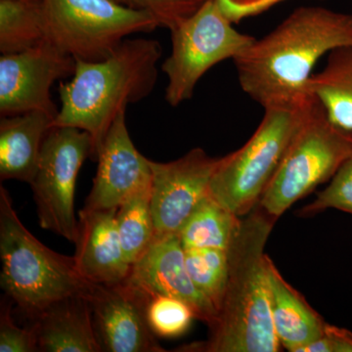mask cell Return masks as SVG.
Listing matches in <instances>:
<instances>
[{
    "label": "cell",
    "instance_id": "cell-26",
    "mask_svg": "<svg viewBox=\"0 0 352 352\" xmlns=\"http://www.w3.org/2000/svg\"><path fill=\"white\" fill-rule=\"evenodd\" d=\"M120 6L151 14L160 27L175 29L207 0H113Z\"/></svg>",
    "mask_w": 352,
    "mask_h": 352
},
{
    "label": "cell",
    "instance_id": "cell-13",
    "mask_svg": "<svg viewBox=\"0 0 352 352\" xmlns=\"http://www.w3.org/2000/svg\"><path fill=\"white\" fill-rule=\"evenodd\" d=\"M98 168L85 201L89 210H113L152 183L150 160L136 149L127 131L126 112L113 122L97 156Z\"/></svg>",
    "mask_w": 352,
    "mask_h": 352
},
{
    "label": "cell",
    "instance_id": "cell-23",
    "mask_svg": "<svg viewBox=\"0 0 352 352\" xmlns=\"http://www.w3.org/2000/svg\"><path fill=\"white\" fill-rule=\"evenodd\" d=\"M185 263L192 281L219 311L228 278V251L184 249Z\"/></svg>",
    "mask_w": 352,
    "mask_h": 352
},
{
    "label": "cell",
    "instance_id": "cell-27",
    "mask_svg": "<svg viewBox=\"0 0 352 352\" xmlns=\"http://www.w3.org/2000/svg\"><path fill=\"white\" fill-rule=\"evenodd\" d=\"M0 352H38L31 327H18L11 315L10 303L4 300L0 309Z\"/></svg>",
    "mask_w": 352,
    "mask_h": 352
},
{
    "label": "cell",
    "instance_id": "cell-7",
    "mask_svg": "<svg viewBox=\"0 0 352 352\" xmlns=\"http://www.w3.org/2000/svg\"><path fill=\"white\" fill-rule=\"evenodd\" d=\"M45 41L75 60L107 59L129 36L159 23L143 11L113 0H39Z\"/></svg>",
    "mask_w": 352,
    "mask_h": 352
},
{
    "label": "cell",
    "instance_id": "cell-8",
    "mask_svg": "<svg viewBox=\"0 0 352 352\" xmlns=\"http://www.w3.org/2000/svg\"><path fill=\"white\" fill-rule=\"evenodd\" d=\"M215 0H207L171 30L173 50L162 69L168 78L166 100L173 107L189 100L208 69L235 59L256 41L238 32Z\"/></svg>",
    "mask_w": 352,
    "mask_h": 352
},
{
    "label": "cell",
    "instance_id": "cell-2",
    "mask_svg": "<svg viewBox=\"0 0 352 352\" xmlns=\"http://www.w3.org/2000/svg\"><path fill=\"white\" fill-rule=\"evenodd\" d=\"M276 219L256 206L242 219L228 250L229 270L217 321L205 342L183 346L189 352H277L266 272V243Z\"/></svg>",
    "mask_w": 352,
    "mask_h": 352
},
{
    "label": "cell",
    "instance_id": "cell-16",
    "mask_svg": "<svg viewBox=\"0 0 352 352\" xmlns=\"http://www.w3.org/2000/svg\"><path fill=\"white\" fill-rule=\"evenodd\" d=\"M32 319L38 351L102 352L87 295L58 300Z\"/></svg>",
    "mask_w": 352,
    "mask_h": 352
},
{
    "label": "cell",
    "instance_id": "cell-29",
    "mask_svg": "<svg viewBox=\"0 0 352 352\" xmlns=\"http://www.w3.org/2000/svg\"><path fill=\"white\" fill-rule=\"evenodd\" d=\"M224 15L232 23H238L267 10L284 0H215Z\"/></svg>",
    "mask_w": 352,
    "mask_h": 352
},
{
    "label": "cell",
    "instance_id": "cell-28",
    "mask_svg": "<svg viewBox=\"0 0 352 352\" xmlns=\"http://www.w3.org/2000/svg\"><path fill=\"white\" fill-rule=\"evenodd\" d=\"M302 352H352V332L326 323L321 337Z\"/></svg>",
    "mask_w": 352,
    "mask_h": 352
},
{
    "label": "cell",
    "instance_id": "cell-1",
    "mask_svg": "<svg viewBox=\"0 0 352 352\" xmlns=\"http://www.w3.org/2000/svg\"><path fill=\"white\" fill-rule=\"evenodd\" d=\"M349 44L351 14L300 7L233 61L243 91L263 109L302 105L319 60Z\"/></svg>",
    "mask_w": 352,
    "mask_h": 352
},
{
    "label": "cell",
    "instance_id": "cell-18",
    "mask_svg": "<svg viewBox=\"0 0 352 352\" xmlns=\"http://www.w3.org/2000/svg\"><path fill=\"white\" fill-rule=\"evenodd\" d=\"M54 116L43 111L1 117L0 120V178L31 183L39 155Z\"/></svg>",
    "mask_w": 352,
    "mask_h": 352
},
{
    "label": "cell",
    "instance_id": "cell-6",
    "mask_svg": "<svg viewBox=\"0 0 352 352\" xmlns=\"http://www.w3.org/2000/svg\"><path fill=\"white\" fill-rule=\"evenodd\" d=\"M309 99L302 105L264 108L263 120L249 141L237 151L220 157L210 185L215 200L240 217L258 206L300 126Z\"/></svg>",
    "mask_w": 352,
    "mask_h": 352
},
{
    "label": "cell",
    "instance_id": "cell-9",
    "mask_svg": "<svg viewBox=\"0 0 352 352\" xmlns=\"http://www.w3.org/2000/svg\"><path fill=\"white\" fill-rule=\"evenodd\" d=\"M92 140L76 127H53L39 155L32 182L41 228L76 243L78 219L75 214L76 178L87 157L91 159Z\"/></svg>",
    "mask_w": 352,
    "mask_h": 352
},
{
    "label": "cell",
    "instance_id": "cell-11",
    "mask_svg": "<svg viewBox=\"0 0 352 352\" xmlns=\"http://www.w3.org/2000/svg\"><path fill=\"white\" fill-rule=\"evenodd\" d=\"M219 159L195 148L168 163L150 160L156 238L177 235L197 206L210 194V182Z\"/></svg>",
    "mask_w": 352,
    "mask_h": 352
},
{
    "label": "cell",
    "instance_id": "cell-17",
    "mask_svg": "<svg viewBox=\"0 0 352 352\" xmlns=\"http://www.w3.org/2000/svg\"><path fill=\"white\" fill-rule=\"evenodd\" d=\"M266 272L270 286L273 326L282 347L302 352L321 337L326 322L282 276L270 256H266Z\"/></svg>",
    "mask_w": 352,
    "mask_h": 352
},
{
    "label": "cell",
    "instance_id": "cell-15",
    "mask_svg": "<svg viewBox=\"0 0 352 352\" xmlns=\"http://www.w3.org/2000/svg\"><path fill=\"white\" fill-rule=\"evenodd\" d=\"M118 208L89 210L78 214L75 258L78 272L92 284L126 281L132 265L127 261L117 226Z\"/></svg>",
    "mask_w": 352,
    "mask_h": 352
},
{
    "label": "cell",
    "instance_id": "cell-14",
    "mask_svg": "<svg viewBox=\"0 0 352 352\" xmlns=\"http://www.w3.org/2000/svg\"><path fill=\"white\" fill-rule=\"evenodd\" d=\"M126 281L145 294H160L188 305L196 319L212 328L217 311L192 281L185 251L177 235L156 238L149 249L132 264Z\"/></svg>",
    "mask_w": 352,
    "mask_h": 352
},
{
    "label": "cell",
    "instance_id": "cell-12",
    "mask_svg": "<svg viewBox=\"0 0 352 352\" xmlns=\"http://www.w3.org/2000/svg\"><path fill=\"white\" fill-rule=\"evenodd\" d=\"M102 352H164L148 325L144 294L124 281L92 284L87 295Z\"/></svg>",
    "mask_w": 352,
    "mask_h": 352
},
{
    "label": "cell",
    "instance_id": "cell-3",
    "mask_svg": "<svg viewBox=\"0 0 352 352\" xmlns=\"http://www.w3.org/2000/svg\"><path fill=\"white\" fill-rule=\"evenodd\" d=\"M162 51L155 39L126 38L107 59L76 60L72 80L60 83L61 108L53 127L87 132L92 140L91 159L96 161L118 115L154 90Z\"/></svg>",
    "mask_w": 352,
    "mask_h": 352
},
{
    "label": "cell",
    "instance_id": "cell-25",
    "mask_svg": "<svg viewBox=\"0 0 352 352\" xmlns=\"http://www.w3.org/2000/svg\"><path fill=\"white\" fill-rule=\"evenodd\" d=\"M329 208L352 215V152L333 176L330 184L298 214L302 217H314Z\"/></svg>",
    "mask_w": 352,
    "mask_h": 352
},
{
    "label": "cell",
    "instance_id": "cell-21",
    "mask_svg": "<svg viewBox=\"0 0 352 352\" xmlns=\"http://www.w3.org/2000/svg\"><path fill=\"white\" fill-rule=\"evenodd\" d=\"M45 41L39 0H0V52L11 54Z\"/></svg>",
    "mask_w": 352,
    "mask_h": 352
},
{
    "label": "cell",
    "instance_id": "cell-24",
    "mask_svg": "<svg viewBox=\"0 0 352 352\" xmlns=\"http://www.w3.org/2000/svg\"><path fill=\"white\" fill-rule=\"evenodd\" d=\"M143 294L148 325L157 338L179 337L187 332L192 321L196 319L191 307L178 298L160 294Z\"/></svg>",
    "mask_w": 352,
    "mask_h": 352
},
{
    "label": "cell",
    "instance_id": "cell-5",
    "mask_svg": "<svg viewBox=\"0 0 352 352\" xmlns=\"http://www.w3.org/2000/svg\"><path fill=\"white\" fill-rule=\"evenodd\" d=\"M351 152V132L336 126L311 94L300 126L259 207L279 219L296 201L332 179Z\"/></svg>",
    "mask_w": 352,
    "mask_h": 352
},
{
    "label": "cell",
    "instance_id": "cell-10",
    "mask_svg": "<svg viewBox=\"0 0 352 352\" xmlns=\"http://www.w3.org/2000/svg\"><path fill=\"white\" fill-rule=\"evenodd\" d=\"M76 60L48 41L0 57L1 117L43 111L56 118L50 90L56 80L75 73Z\"/></svg>",
    "mask_w": 352,
    "mask_h": 352
},
{
    "label": "cell",
    "instance_id": "cell-20",
    "mask_svg": "<svg viewBox=\"0 0 352 352\" xmlns=\"http://www.w3.org/2000/svg\"><path fill=\"white\" fill-rule=\"evenodd\" d=\"M242 219L208 194L183 224L177 236L184 249L228 251L239 232Z\"/></svg>",
    "mask_w": 352,
    "mask_h": 352
},
{
    "label": "cell",
    "instance_id": "cell-19",
    "mask_svg": "<svg viewBox=\"0 0 352 352\" xmlns=\"http://www.w3.org/2000/svg\"><path fill=\"white\" fill-rule=\"evenodd\" d=\"M308 90L336 126L352 133V44L329 53L326 66L310 78Z\"/></svg>",
    "mask_w": 352,
    "mask_h": 352
},
{
    "label": "cell",
    "instance_id": "cell-4",
    "mask_svg": "<svg viewBox=\"0 0 352 352\" xmlns=\"http://www.w3.org/2000/svg\"><path fill=\"white\" fill-rule=\"evenodd\" d=\"M0 285L31 318L58 300L88 295L92 283L78 272L74 256L43 245L22 223L10 196L0 186Z\"/></svg>",
    "mask_w": 352,
    "mask_h": 352
},
{
    "label": "cell",
    "instance_id": "cell-22",
    "mask_svg": "<svg viewBox=\"0 0 352 352\" xmlns=\"http://www.w3.org/2000/svg\"><path fill=\"white\" fill-rule=\"evenodd\" d=\"M152 183L127 198L117 210V226L127 261L133 264L156 239L151 208Z\"/></svg>",
    "mask_w": 352,
    "mask_h": 352
}]
</instances>
